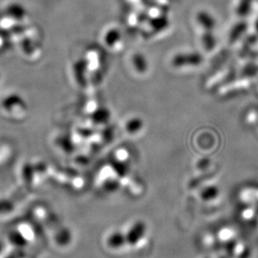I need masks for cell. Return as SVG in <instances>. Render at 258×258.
<instances>
[{
    "label": "cell",
    "instance_id": "cell-1",
    "mask_svg": "<svg viewBox=\"0 0 258 258\" xmlns=\"http://www.w3.org/2000/svg\"><path fill=\"white\" fill-rule=\"evenodd\" d=\"M147 226L144 221H135L126 233L127 245L136 246L146 235Z\"/></svg>",
    "mask_w": 258,
    "mask_h": 258
},
{
    "label": "cell",
    "instance_id": "cell-2",
    "mask_svg": "<svg viewBox=\"0 0 258 258\" xmlns=\"http://www.w3.org/2000/svg\"><path fill=\"white\" fill-rule=\"evenodd\" d=\"M107 246L113 250H118L122 248L127 244L126 234H123L119 231H115L110 234L107 239Z\"/></svg>",
    "mask_w": 258,
    "mask_h": 258
}]
</instances>
